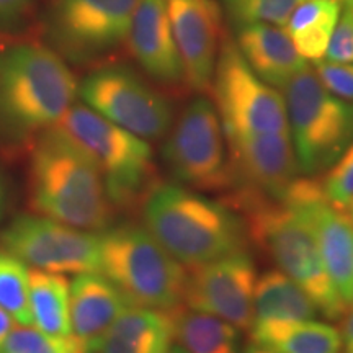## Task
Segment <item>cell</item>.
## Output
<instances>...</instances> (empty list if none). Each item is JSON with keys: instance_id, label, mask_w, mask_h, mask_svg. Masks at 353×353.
Listing matches in <instances>:
<instances>
[{"instance_id": "obj_1", "label": "cell", "mask_w": 353, "mask_h": 353, "mask_svg": "<svg viewBox=\"0 0 353 353\" xmlns=\"http://www.w3.org/2000/svg\"><path fill=\"white\" fill-rule=\"evenodd\" d=\"M145 229L185 267L193 268L245 247L244 221L219 201L174 183L157 185L144 203Z\"/></svg>"}, {"instance_id": "obj_2", "label": "cell", "mask_w": 353, "mask_h": 353, "mask_svg": "<svg viewBox=\"0 0 353 353\" xmlns=\"http://www.w3.org/2000/svg\"><path fill=\"white\" fill-rule=\"evenodd\" d=\"M242 211L257 244L270 254L286 276L294 280L327 319H339L347 306L325 272L319 247L307 223L281 198L241 188L229 201Z\"/></svg>"}, {"instance_id": "obj_3", "label": "cell", "mask_w": 353, "mask_h": 353, "mask_svg": "<svg viewBox=\"0 0 353 353\" xmlns=\"http://www.w3.org/2000/svg\"><path fill=\"white\" fill-rule=\"evenodd\" d=\"M32 203L41 216L82 231H101L112 218L99 169L56 128L44 131L33 151Z\"/></svg>"}, {"instance_id": "obj_4", "label": "cell", "mask_w": 353, "mask_h": 353, "mask_svg": "<svg viewBox=\"0 0 353 353\" xmlns=\"http://www.w3.org/2000/svg\"><path fill=\"white\" fill-rule=\"evenodd\" d=\"M79 94L64 59L41 44L0 51V123L17 132L51 130Z\"/></svg>"}, {"instance_id": "obj_5", "label": "cell", "mask_w": 353, "mask_h": 353, "mask_svg": "<svg viewBox=\"0 0 353 353\" xmlns=\"http://www.w3.org/2000/svg\"><path fill=\"white\" fill-rule=\"evenodd\" d=\"M100 236V273L131 306L172 311L183 301L187 273L145 228L120 226Z\"/></svg>"}, {"instance_id": "obj_6", "label": "cell", "mask_w": 353, "mask_h": 353, "mask_svg": "<svg viewBox=\"0 0 353 353\" xmlns=\"http://www.w3.org/2000/svg\"><path fill=\"white\" fill-rule=\"evenodd\" d=\"M281 92L299 172L327 170L353 143V103L330 94L309 65Z\"/></svg>"}, {"instance_id": "obj_7", "label": "cell", "mask_w": 353, "mask_h": 353, "mask_svg": "<svg viewBox=\"0 0 353 353\" xmlns=\"http://www.w3.org/2000/svg\"><path fill=\"white\" fill-rule=\"evenodd\" d=\"M52 128L94 162L112 201L120 205L131 201L149 183L154 164L148 141L114 125L87 105H72Z\"/></svg>"}, {"instance_id": "obj_8", "label": "cell", "mask_w": 353, "mask_h": 353, "mask_svg": "<svg viewBox=\"0 0 353 353\" xmlns=\"http://www.w3.org/2000/svg\"><path fill=\"white\" fill-rule=\"evenodd\" d=\"M211 88L224 132H290L283 94L249 68L231 38L221 41Z\"/></svg>"}, {"instance_id": "obj_9", "label": "cell", "mask_w": 353, "mask_h": 353, "mask_svg": "<svg viewBox=\"0 0 353 353\" xmlns=\"http://www.w3.org/2000/svg\"><path fill=\"white\" fill-rule=\"evenodd\" d=\"M218 110L200 97L187 105L164 145V159L180 182L214 192L234 187Z\"/></svg>"}, {"instance_id": "obj_10", "label": "cell", "mask_w": 353, "mask_h": 353, "mask_svg": "<svg viewBox=\"0 0 353 353\" xmlns=\"http://www.w3.org/2000/svg\"><path fill=\"white\" fill-rule=\"evenodd\" d=\"M88 108L143 139H159L172 126L169 101L123 65L95 69L79 85Z\"/></svg>"}, {"instance_id": "obj_11", "label": "cell", "mask_w": 353, "mask_h": 353, "mask_svg": "<svg viewBox=\"0 0 353 353\" xmlns=\"http://www.w3.org/2000/svg\"><path fill=\"white\" fill-rule=\"evenodd\" d=\"M138 0H54L44 30L56 50L85 61L126 43Z\"/></svg>"}, {"instance_id": "obj_12", "label": "cell", "mask_w": 353, "mask_h": 353, "mask_svg": "<svg viewBox=\"0 0 353 353\" xmlns=\"http://www.w3.org/2000/svg\"><path fill=\"white\" fill-rule=\"evenodd\" d=\"M2 245L13 257L51 273L100 272V236L46 216H25L3 232Z\"/></svg>"}, {"instance_id": "obj_13", "label": "cell", "mask_w": 353, "mask_h": 353, "mask_svg": "<svg viewBox=\"0 0 353 353\" xmlns=\"http://www.w3.org/2000/svg\"><path fill=\"white\" fill-rule=\"evenodd\" d=\"M257 270L245 250L190 268L183 301L192 311L228 321L234 327L250 330L254 324V294Z\"/></svg>"}, {"instance_id": "obj_14", "label": "cell", "mask_w": 353, "mask_h": 353, "mask_svg": "<svg viewBox=\"0 0 353 353\" xmlns=\"http://www.w3.org/2000/svg\"><path fill=\"white\" fill-rule=\"evenodd\" d=\"M314 234L325 272L347 309L353 303V223L325 200L316 180L296 179L281 196Z\"/></svg>"}, {"instance_id": "obj_15", "label": "cell", "mask_w": 353, "mask_h": 353, "mask_svg": "<svg viewBox=\"0 0 353 353\" xmlns=\"http://www.w3.org/2000/svg\"><path fill=\"white\" fill-rule=\"evenodd\" d=\"M224 138L232 180H239L242 188L281 198L298 179L299 165L290 132H224Z\"/></svg>"}, {"instance_id": "obj_16", "label": "cell", "mask_w": 353, "mask_h": 353, "mask_svg": "<svg viewBox=\"0 0 353 353\" xmlns=\"http://www.w3.org/2000/svg\"><path fill=\"white\" fill-rule=\"evenodd\" d=\"M172 33L193 90H211L221 38V8L216 0H167Z\"/></svg>"}, {"instance_id": "obj_17", "label": "cell", "mask_w": 353, "mask_h": 353, "mask_svg": "<svg viewBox=\"0 0 353 353\" xmlns=\"http://www.w3.org/2000/svg\"><path fill=\"white\" fill-rule=\"evenodd\" d=\"M126 41L134 59L152 79L169 85L185 82L167 0H138Z\"/></svg>"}, {"instance_id": "obj_18", "label": "cell", "mask_w": 353, "mask_h": 353, "mask_svg": "<svg viewBox=\"0 0 353 353\" xmlns=\"http://www.w3.org/2000/svg\"><path fill=\"white\" fill-rule=\"evenodd\" d=\"M237 26V50L249 68L276 90H283L286 83L307 65L283 26L270 23Z\"/></svg>"}, {"instance_id": "obj_19", "label": "cell", "mask_w": 353, "mask_h": 353, "mask_svg": "<svg viewBox=\"0 0 353 353\" xmlns=\"http://www.w3.org/2000/svg\"><path fill=\"white\" fill-rule=\"evenodd\" d=\"M128 306V299L100 272L79 273L70 281V329L85 348L99 341Z\"/></svg>"}, {"instance_id": "obj_20", "label": "cell", "mask_w": 353, "mask_h": 353, "mask_svg": "<svg viewBox=\"0 0 353 353\" xmlns=\"http://www.w3.org/2000/svg\"><path fill=\"white\" fill-rule=\"evenodd\" d=\"M174 314L175 309L128 306L87 353H164L174 343Z\"/></svg>"}, {"instance_id": "obj_21", "label": "cell", "mask_w": 353, "mask_h": 353, "mask_svg": "<svg viewBox=\"0 0 353 353\" xmlns=\"http://www.w3.org/2000/svg\"><path fill=\"white\" fill-rule=\"evenodd\" d=\"M317 314L319 309L312 298L283 272L272 270L257 278L252 327L311 321Z\"/></svg>"}, {"instance_id": "obj_22", "label": "cell", "mask_w": 353, "mask_h": 353, "mask_svg": "<svg viewBox=\"0 0 353 353\" xmlns=\"http://www.w3.org/2000/svg\"><path fill=\"white\" fill-rule=\"evenodd\" d=\"M254 342L278 353H341L342 335L316 319L252 327Z\"/></svg>"}, {"instance_id": "obj_23", "label": "cell", "mask_w": 353, "mask_h": 353, "mask_svg": "<svg viewBox=\"0 0 353 353\" xmlns=\"http://www.w3.org/2000/svg\"><path fill=\"white\" fill-rule=\"evenodd\" d=\"M342 13L341 0H304L286 21V32L306 61L322 59Z\"/></svg>"}, {"instance_id": "obj_24", "label": "cell", "mask_w": 353, "mask_h": 353, "mask_svg": "<svg viewBox=\"0 0 353 353\" xmlns=\"http://www.w3.org/2000/svg\"><path fill=\"white\" fill-rule=\"evenodd\" d=\"M30 311L33 327L68 337L70 329V281L63 273L30 270Z\"/></svg>"}, {"instance_id": "obj_25", "label": "cell", "mask_w": 353, "mask_h": 353, "mask_svg": "<svg viewBox=\"0 0 353 353\" xmlns=\"http://www.w3.org/2000/svg\"><path fill=\"white\" fill-rule=\"evenodd\" d=\"M174 341L185 353H237V327L213 314L176 307Z\"/></svg>"}, {"instance_id": "obj_26", "label": "cell", "mask_w": 353, "mask_h": 353, "mask_svg": "<svg viewBox=\"0 0 353 353\" xmlns=\"http://www.w3.org/2000/svg\"><path fill=\"white\" fill-rule=\"evenodd\" d=\"M0 307L15 324L33 325L30 311V270L8 252H0Z\"/></svg>"}, {"instance_id": "obj_27", "label": "cell", "mask_w": 353, "mask_h": 353, "mask_svg": "<svg viewBox=\"0 0 353 353\" xmlns=\"http://www.w3.org/2000/svg\"><path fill=\"white\" fill-rule=\"evenodd\" d=\"M0 353H87V348L74 335L59 337L33 325H20L8 334Z\"/></svg>"}, {"instance_id": "obj_28", "label": "cell", "mask_w": 353, "mask_h": 353, "mask_svg": "<svg viewBox=\"0 0 353 353\" xmlns=\"http://www.w3.org/2000/svg\"><path fill=\"white\" fill-rule=\"evenodd\" d=\"M237 25L270 23L286 25L299 3L304 0H221Z\"/></svg>"}, {"instance_id": "obj_29", "label": "cell", "mask_w": 353, "mask_h": 353, "mask_svg": "<svg viewBox=\"0 0 353 353\" xmlns=\"http://www.w3.org/2000/svg\"><path fill=\"white\" fill-rule=\"evenodd\" d=\"M319 185L330 205L342 211L350 208L353 203V143L329 167Z\"/></svg>"}, {"instance_id": "obj_30", "label": "cell", "mask_w": 353, "mask_h": 353, "mask_svg": "<svg viewBox=\"0 0 353 353\" xmlns=\"http://www.w3.org/2000/svg\"><path fill=\"white\" fill-rule=\"evenodd\" d=\"M314 72L330 94L353 103V63L319 59L314 63Z\"/></svg>"}, {"instance_id": "obj_31", "label": "cell", "mask_w": 353, "mask_h": 353, "mask_svg": "<svg viewBox=\"0 0 353 353\" xmlns=\"http://www.w3.org/2000/svg\"><path fill=\"white\" fill-rule=\"evenodd\" d=\"M325 56L332 63H353V12L348 7L335 25Z\"/></svg>"}, {"instance_id": "obj_32", "label": "cell", "mask_w": 353, "mask_h": 353, "mask_svg": "<svg viewBox=\"0 0 353 353\" xmlns=\"http://www.w3.org/2000/svg\"><path fill=\"white\" fill-rule=\"evenodd\" d=\"M37 0H0V30L13 32L23 23Z\"/></svg>"}, {"instance_id": "obj_33", "label": "cell", "mask_w": 353, "mask_h": 353, "mask_svg": "<svg viewBox=\"0 0 353 353\" xmlns=\"http://www.w3.org/2000/svg\"><path fill=\"white\" fill-rule=\"evenodd\" d=\"M342 317V348L345 353H353V306L348 307Z\"/></svg>"}, {"instance_id": "obj_34", "label": "cell", "mask_w": 353, "mask_h": 353, "mask_svg": "<svg viewBox=\"0 0 353 353\" xmlns=\"http://www.w3.org/2000/svg\"><path fill=\"white\" fill-rule=\"evenodd\" d=\"M13 327H15V321L12 319L7 311L0 307V348L6 343L8 334L12 332Z\"/></svg>"}, {"instance_id": "obj_35", "label": "cell", "mask_w": 353, "mask_h": 353, "mask_svg": "<svg viewBox=\"0 0 353 353\" xmlns=\"http://www.w3.org/2000/svg\"><path fill=\"white\" fill-rule=\"evenodd\" d=\"M244 353H278V352L272 350V348H268L265 345H260V343H257V342H254L252 345H249L245 348Z\"/></svg>"}, {"instance_id": "obj_36", "label": "cell", "mask_w": 353, "mask_h": 353, "mask_svg": "<svg viewBox=\"0 0 353 353\" xmlns=\"http://www.w3.org/2000/svg\"><path fill=\"white\" fill-rule=\"evenodd\" d=\"M164 353H185V350H183L182 347H179V345H172L169 350L164 352Z\"/></svg>"}, {"instance_id": "obj_37", "label": "cell", "mask_w": 353, "mask_h": 353, "mask_svg": "<svg viewBox=\"0 0 353 353\" xmlns=\"http://www.w3.org/2000/svg\"><path fill=\"white\" fill-rule=\"evenodd\" d=\"M348 210H350V213H348V216H350V219H352V223H353V203H352L350 208H348Z\"/></svg>"}, {"instance_id": "obj_38", "label": "cell", "mask_w": 353, "mask_h": 353, "mask_svg": "<svg viewBox=\"0 0 353 353\" xmlns=\"http://www.w3.org/2000/svg\"><path fill=\"white\" fill-rule=\"evenodd\" d=\"M341 2H342V3H347V2H350V0H341Z\"/></svg>"}, {"instance_id": "obj_39", "label": "cell", "mask_w": 353, "mask_h": 353, "mask_svg": "<svg viewBox=\"0 0 353 353\" xmlns=\"http://www.w3.org/2000/svg\"><path fill=\"white\" fill-rule=\"evenodd\" d=\"M350 306H353V303H352V304H350ZM350 306H348V307H350Z\"/></svg>"}]
</instances>
